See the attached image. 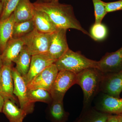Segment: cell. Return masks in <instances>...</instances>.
<instances>
[{"label":"cell","instance_id":"26","mask_svg":"<svg viewBox=\"0 0 122 122\" xmlns=\"http://www.w3.org/2000/svg\"><path fill=\"white\" fill-rule=\"evenodd\" d=\"M20 0H5L3 5V8L0 20L7 19L12 14Z\"/></svg>","mask_w":122,"mask_h":122},{"label":"cell","instance_id":"1","mask_svg":"<svg viewBox=\"0 0 122 122\" xmlns=\"http://www.w3.org/2000/svg\"><path fill=\"white\" fill-rule=\"evenodd\" d=\"M36 10L46 14L57 29H75L91 37L90 34L82 28L75 15L71 5L58 1L45 2L38 0L33 3Z\"/></svg>","mask_w":122,"mask_h":122},{"label":"cell","instance_id":"16","mask_svg":"<svg viewBox=\"0 0 122 122\" xmlns=\"http://www.w3.org/2000/svg\"><path fill=\"white\" fill-rule=\"evenodd\" d=\"M35 8L30 0H20L13 13L15 22L32 20Z\"/></svg>","mask_w":122,"mask_h":122},{"label":"cell","instance_id":"11","mask_svg":"<svg viewBox=\"0 0 122 122\" xmlns=\"http://www.w3.org/2000/svg\"><path fill=\"white\" fill-rule=\"evenodd\" d=\"M97 69L103 73L122 71V47L115 52L107 53L98 61Z\"/></svg>","mask_w":122,"mask_h":122},{"label":"cell","instance_id":"4","mask_svg":"<svg viewBox=\"0 0 122 122\" xmlns=\"http://www.w3.org/2000/svg\"><path fill=\"white\" fill-rule=\"evenodd\" d=\"M51 34L39 32L35 29L21 38L31 56L46 53L50 45Z\"/></svg>","mask_w":122,"mask_h":122},{"label":"cell","instance_id":"32","mask_svg":"<svg viewBox=\"0 0 122 122\" xmlns=\"http://www.w3.org/2000/svg\"><path fill=\"white\" fill-rule=\"evenodd\" d=\"M2 8H3V5L2 4L1 1H0V13L2 12Z\"/></svg>","mask_w":122,"mask_h":122},{"label":"cell","instance_id":"27","mask_svg":"<svg viewBox=\"0 0 122 122\" xmlns=\"http://www.w3.org/2000/svg\"><path fill=\"white\" fill-rule=\"evenodd\" d=\"M107 12H111L122 10V0L114 2H106Z\"/></svg>","mask_w":122,"mask_h":122},{"label":"cell","instance_id":"12","mask_svg":"<svg viewBox=\"0 0 122 122\" xmlns=\"http://www.w3.org/2000/svg\"><path fill=\"white\" fill-rule=\"evenodd\" d=\"M12 66L3 65L1 69V78L0 86V95L4 99H10L15 103L18 100L13 93L14 82L12 75Z\"/></svg>","mask_w":122,"mask_h":122},{"label":"cell","instance_id":"33","mask_svg":"<svg viewBox=\"0 0 122 122\" xmlns=\"http://www.w3.org/2000/svg\"><path fill=\"white\" fill-rule=\"evenodd\" d=\"M1 78V69H0V86Z\"/></svg>","mask_w":122,"mask_h":122},{"label":"cell","instance_id":"19","mask_svg":"<svg viewBox=\"0 0 122 122\" xmlns=\"http://www.w3.org/2000/svg\"><path fill=\"white\" fill-rule=\"evenodd\" d=\"M15 23L13 13L5 20H0V51L1 53L12 38Z\"/></svg>","mask_w":122,"mask_h":122},{"label":"cell","instance_id":"24","mask_svg":"<svg viewBox=\"0 0 122 122\" xmlns=\"http://www.w3.org/2000/svg\"><path fill=\"white\" fill-rule=\"evenodd\" d=\"M90 33L91 38L95 41H101L106 37L107 30L104 24H94L92 26Z\"/></svg>","mask_w":122,"mask_h":122},{"label":"cell","instance_id":"15","mask_svg":"<svg viewBox=\"0 0 122 122\" xmlns=\"http://www.w3.org/2000/svg\"><path fill=\"white\" fill-rule=\"evenodd\" d=\"M46 114L47 117L51 122H66L70 115L64 109L63 100L53 99L48 104Z\"/></svg>","mask_w":122,"mask_h":122},{"label":"cell","instance_id":"30","mask_svg":"<svg viewBox=\"0 0 122 122\" xmlns=\"http://www.w3.org/2000/svg\"><path fill=\"white\" fill-rule=\"evenodd\" d=\"M3 66V62H2L1 54H0V69H1Z\"/></svg>","mask_w":122,"mask_h":122},{"label":"cell","instance_id":"31","mask_svg":"<svg viewBox=\"0 0 122 122\" xmlns=\"http://www.w3.org/2000/svg\"><path fill=\"white\" fill-rule=\"evenodd\" d=\"M118 122H122V114L118 115Z\"/></svg>","mask_w":122,"mask_h":122},{"label":"cell","instance_id":"3","mask_svg":"<svg viewBox=\"0 0 122 122\" xmlns=\"http://www.w3.org/2000/svg\"><path fill=\"white\" fill-rule=\"evenodd\" d=\"M98 61L87 58L79 52L69 49L54 62L58 71L66 70L76 74L88 68H97Z\"/></svg>","mask_w":122,"mask_h":122},{"label":"cell","instance_id":"8","mask_svg":"<svg viewBox=\"0 0 122 122\" xmlns=\"http://www.w3.org/2000/svg\"><path fill=\"white\" fill-rule=\"evenodd\" d=\"M67 30L57 29L51 34L49 49L46 54L51 59L56 61L69 49L66 33Z\"/></svg>","mask_w":122,"mask_h":122},{"label":"cell","instance_id":"36","mask_svg":"<svg viewBox=\"0 0 122 122\" xmlns=\"http://www.w3.org/2000/svg\"><path fill=\"white\" fill-rule=\"evenodd\" d=\"M58 1L59 0H51V1Z\"/></svg>","mask_w":122,"mask_h":122},{"label":"cell","instance_id":"13","mask_svg":"<svg viewBox=\"0 0 122 122\" xmlns=\"http://www.w3.org/2000/svg\"><path fill=\"white\" fill-rule=\"evenodd\" d=\"M56 61L51 59L45 53L32 56L29 72L23 77L26 85L37 75L48 66L54 63Z\"/></svg>","mask_w":122,"mask_h":122},{"label":"cell","instance_id":"7","mask_svg":"<svg viewBox=\"0 0 122 122\" xmlns=\"http://www.w3.org/2000/svg\"><path fill=\"white\" fill-rule=\"evenodd\" d=\"M94 104L97 110L110 115L122 114V99L115 97L99 92L94 99Z\"/></svg>","mask_w":122,"mask_h":122},{"label":"cell","instance_id":"18","mask_svg":"<svg viewBox=\"0 0 122 122\" xmlns=\"http://www.w3.org/2000/svg\"><path fill=\"white\" fill-rule=\"evenodd\" d=\"M10 99H5L2 112L9 122H22L27 114Z\"/></svg>","mask_w":122,"mask_h":122},{"label":"cell","instance_id":"14","mask_svg":"<svg viewBox=\"0 0 122 122\" xmlns=\"http://www.w3.org/2000/svg\"><path fill=\"white\" fill-rule=\"evenodd\" d=\"M25 44L21 38H11L1 53L3 65H11L17 58Z\"/></svg>","mask_w":122,"mask_h":122},{"label":"cell","instance_id":"35","mask_svg":"<svg viewBox=\"0 0 122 122\" xmlns=\"http://www.w3.org/2000/svg\"><path fill=\"white\" fill-rule=\"evenodd\" d=\"M43 0L45 2H50V1H51V0Z\"/></svg>","mask_w":122,"mask_h":122},{"label":"cell","instance_id":"5","mask_svg":"<svg viewBox=\"0 0 122 122\" xmlns=\"http://www.w3.org/2000/svg\"><path fill=\"white\" fill-rule=\"evenodd\" d=\"M12 75L14 82L13 93L18 99L20 108L27 115L32 114L34 109V104L30 102L28 95L27 85L23 77L15 68L13 67Z\"/></svg>","mask_w":122,"mask_h":122},{"label":"cell","instance_id":"9","mask_svg":"<svg viewBox=\"0 0 122 122\" xmlns=\"http://www.w3.org/2000/svg\"><path fill=\"white\" fill-rule=\"evenodd\" d=\"M58 72L54 63L50 65L27 85L28 90L41 89L50 92Z\"/></svg>","mask_w":122,"mask_h":122},{"label":"cell","instance_id":"25","mask_svg":"<svg viewBox=\"0 0 122 122\" xmlns=\"http://www.w3.org/2000/svg\"><path fill=\"white\" fill-rule=\"evenodd\" d=\"M92 0L94 9L95 18L94 24L101 23L103 19L107 13L106 9V2L102 0Z\"/></svg>","mask_w":122,"mask_h":122},{"label":"cell","instance_id":"10","mask_svg":"<svg viewBox=\"0 0 122 122\" xmlns=\"http://www.w3.org/2000/svg\"><path fill=\"white\" fill-rule=\"evenodd\" d=\"M100 92L120 98L122 91V70L103 73L100 82Z\"/></svg>","mask_w":122,"mask_h":122},{"label":"cell","instance_id":"23","mask_svg":"<svg viewBox=\"0 0 122 122\" xmlns=\"http://www.w3.org/2000/svg\"><path fill=\"white\" fill-rule=\"evenodd\" d=\"M28 95L30 102L33 104L36 102H41L48 104L53 100L50 92L43 89L28 90Z\"/></svg>","mask_w":122,"mask_h":122},{"label":"cell","instance_id":"39","mask_svg":"<svg viewBox=\"0 0 122 122\" xmlns=\"http://www.w3.org/2000/svg\"></svg>","mask_w":122,"mask_h":122},{"label":"cell","instance_id":"2","mask_svg":"<svg viewBox=\"0 0 122 122\" xmlns=\"http://www.w3.org/2000/svg\"><path fill=\"white\" fill-rule=\"evenodd\" d=\"M103 73L96 68H88L77 74L76 84L83 94V108L91 106L94 99L100 92V82Z\"/></svg>","mask_w":122,"mask_h":122},{"label":"cell","instance_id":"21","mask_svg":"<svg viewBox=\"0 0 122 122\" xmlns=\"http://www.w3.org/2000/svg\"><path fill=\"white\" fill-rule=\"evenodd\" d=\"M32 56L25 46L14 61L16 65L15 68L22 77L25 76L29 72Z\"/></svg>","mask_w":122,"mask_h":122},{"label":"cell","instance_id":"28","mask_svg":"<svg viewBox=\"0 0 122 122\" xmlns=\"http://www.w3.org/2000/svg\"><path fill=\"white\" fill-rule=\"evenodd\" d=\"M107 122H118V115H110Z\"/></svg>","mask_w":122,"mask_h":122},{"label":"cell","instance_id":"34","mask_svg":"<svg viewBox=\"0 0 122 122\" xmlns=\"http://www.w3.org/2000/svg\"><path fill=\"white\" fill-rule=\"evenodd\" d=\"M5 0H1V2L2 5H3V4H4V3Z\"/></svg>","mask_w":122,"mask_h":122},{"label":"cell","instance_id":"22","mask_svg":"<svg viewBox=\"0 0 122 122\" xmlns=\"http://www.w3.org/2000/svg\"><path fill=\"white\" fill-rule=\"evenodd\" d=\"M35 29L32 20L22 22H15L13 26L11 38H21L28 34Z\"/></svg>","mask_w":122,"mask_h":122},{"label":"cell","instance_id":"37","mask_svg":"<svg viewBox=\"0 0 122 122\" xmlns=\"http://www.w3.org/2000/svg\"><path fill=\"white\" fill-rule=\"evenodd\" d=\"M0 1H1V0H0Z\"/></svg>","mask_w":122,"mask_h":122},{"label":"cell","instance_id":"29","mask_svg":"<svg viewBox=\"0 0 122 122\" xmlns=\"http://www.w3.org/2000/svg\"><path fill=\"white\" fill-rule=\"evenodd\" d=\"M5 99L1 95H0V113L2 112V109L4 104Z\"/></svg>","mask_w":122,"mask_h":122},{"label":"cell","instance_id":"38","mask_svg":"<svg viewBox=\"0 0 122 122\" xmlns=\"http://www.w3.org/2000/svg\"></svg>","mask_w":122,"mask_h":122},{"label":"cell","instance_id":"20","mask_svg":"<svg viewBox=\"0 0 122 122\" xmlns=\"http://www.w3.org/2000/svg\"><path fill=\"white\" fill-rule=\"evenodd\" d=\"M110 115L90 106L83 108L79 117L74 122H107Z\"/></svg>","mask_w":122,"mask_h":122},{"label":"cell","instance_id":"6","mask_svg":"<svg viewBox=\"0 0 122 122\" xmlns=\"http://www.w3.org/2000/svg\"><path fill=\"white\" fill-rule=\"evenodd\" d=\"M76 77L77 74L70 71H59L50 92L53 99L63 100L66 92L76 84Z\"/></svg>","mask_w":122,"mask_h":122},{"label":"cell","instance_id":"17","mask_svg":"<svg viewBox=\"0 0 122 122\" xmlns=\"http://www.w3.org/2000/svg\"><path fill=\"white\" fill-rule=\"evenodd\" d=\"M32 20L35 29L41 32L51 34L57 29L46 14L35 9Z\"/></svg>","mask_w":122,"mask_h":122}]
</instances>
